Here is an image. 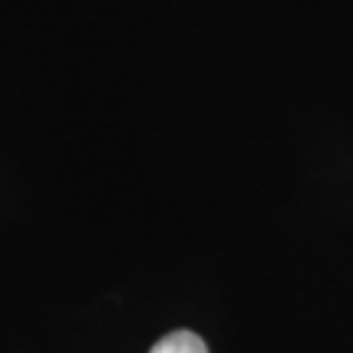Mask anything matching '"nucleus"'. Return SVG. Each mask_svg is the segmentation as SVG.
<instances>
[{
  "mask_svg": "<svg viewBox=\"0 0 353 353\" xmlns=\"http://www.w3.org/2000/svg\"><path fill=\"white\" fill-rule=\"evenodd\" d=\"M150 353H207V345L196 332L176 330V332L165 335L163 341L154 343Z\"/></svg>",
  "mask_w": 353,
  "mask_h": 353,
  "instance_id": "1",
  "label": "nucleus"
}]
</instances>
